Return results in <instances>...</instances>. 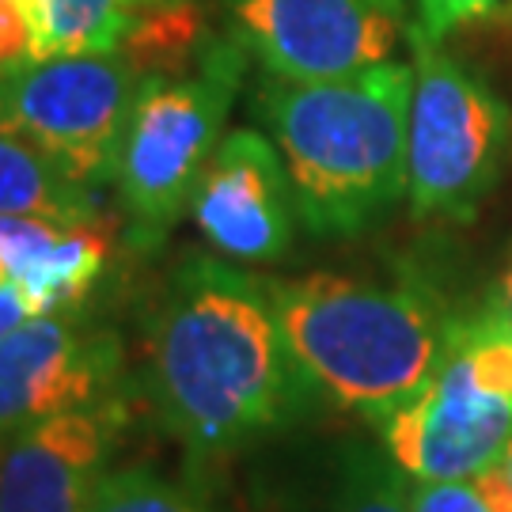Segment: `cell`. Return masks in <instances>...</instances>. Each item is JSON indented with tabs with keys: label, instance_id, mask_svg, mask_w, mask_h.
<instances>
[{
	"label": "cell",
	"instance_id": "obj_12",
	"mask_svg": "<svg viewBox=\"0 0 512 512\" xmlns=\"http://www.w3.org/2000/svg\"><path fill=\"white\" fill-rule=\"evenodd\" d=\"M107 255L103 228L0 213V266L31 300L35 315L80 308L107 270Z\"/></svg>",
	"mask_w": 512,
	"mask_h": 512
},
{
	"label": "cell",
	"instance_id": "obj_13",
	"mask_svg": "<svg viewBox=\"0 0 512 512\" xmlns=\"http://www.w3.org/2000/svg\"><path fill=\"white\" fill-rule=\"evenodd\" d=\"M0 213L42 217L57 224H76V228L103 224L95 190L69 179L50 156H42L35 145L4 129H0Z\"/></svg>",
	"mask_w": 512,
	"mask_h": 512
},
{
	"label": "cell",
	"instance_id": "obj_14",
	"mask_svg": "<svg viewBox=\"0 0 512 512\" xmlns=\"http://www.w3.org/2000/svg\"><path fill=\"white\" fill-rule=\"evenodd\" d=\"M167 0H31L42 57L118 54L133 27Z\"/></svg>",
	"mask_w": 512,
	"mask_h": 512
},
{
	"label": "cell",
	"instance_id": "obj_17",
	"mask_svg": "<svg viewBox=\"0 0 512 512\" xmlns=\"http://www.w3.org/2000/svg\"><path fill=\"white\" fill-rule=\"evenodd\" d=\"M456 349L467 357L478 384L512 406V315L501 300L471 319H459Z\"/></svg>",
	"mask_w": 512,
	"mask_h": 512
},
{
	"label": "cell",
	"instance_id": "obj_10",
	"mask_svg": "<svg viewBox=\"0 0 512 512\" xmlns=\"http://www.w3.org/2000/svg\"><path fill=\"white\" fill-rule=\"evenodd\" d=\"M190 217L232 262H281L296 243V194L285 160L258 129L224 133L205 167Z\"/></svg>",
	"mask_w": 512,
	"mask_h": 512
},
{
	"label": "cell",
	"instance_id": "obj_15",
	"mask_svg": "<svg viewBox=\"0 0 512 512\" xmlns=\"http://www.w3.org/2000/svg\"><path fill=\"white\" fill-rule=\"evenodd\" d=\"M88 512H217V505L198 486L160 475L148 463H133L95 478Z\"/></svg>",
	"mask_w": 512,
	"mask_h": 512
},
{
	"label": "cell",
	"instance_id": "obj_3",
	"mask_svg": "<svg viewBox=\"0 0 512 512\" xmlns=\"http://www.w3.org/2000/svg\"><path fill=\"white\" fill-rule=\"evenodd\" d=\"M281 327L315 399L380 425L429 384L459 319L418 285L342 274L270 281Z\"/></svg>",
	"mask_w": 512,
	"mask_h": 512
},
{
	"label": "cell",
	"instance_id": "obj_7",
	"mask_svg": "<svg viewBox=\"0 0 512 512\" xmlns=\"http://www.w3.org/2000/svg\"><path fill=\"white\" fill-rule=\"evenodd\" d=\"M232 38L277 80H338L395 61L406 0H224Z\"/></svg>",
	"mask_w": 512,
	"mask_h": 512
},
{
	"label": "cell",
	"instance_id": "obj_24",
	"mask_svg": "<svg viewBox=\"0 0 512 512\" xmlns=\"http://www.w3.org/2000/svg\"><path fill=\"white\" fill-rule=\"evenodd\" d=\"M501 467H505V471H509V478H512V444L505 448V456H501Z\"/></svg>",
	"mask_w": 512,
	"mask_h": 512
},
{
	"label": "cell",
	"instance_id": "obj_2",
	"mask_svg": "<svg viewBox=\"0 0 512 512\" xmlns=\"http://www.w3.org/2000/svg\"><path fill=\"white\" fill-rule=\"evenodd\" d=\"M414 65L384 61L338 80H277L255 92L300 224L319 239H353L406 198V129Z\"/></svg>",
	"mask_w": 512,
	"mask_h": 512
},
{
	"label": "cell",
	"instance_id": "obj_19",
	"mask_svg": "<svg viewBox=\"0 0 512 512\" xmlns=\"http://www.w3.org/2000/svg\"><path fill=\"white\" fill-rule=\"evenodd\" d=\"M38 61L31 0H0V80L23 73Z\"/></svg>",
	"mask_w": 512,
	"mask_h": 512
},
{
	"label": "cell",
	"instance_id": "obj_5",
	"mask_svg": "<svg viewBox=\"0 0 512 512\" xmlns=\"http://www.w3.org/2000/svg\"><path fill=\"white\" fill-rule=\"evenodd\" d=\"M414 99L406 129V202L414 217L471 220L509 152L512 118L501 95L440 42L410 35Z\"/></svg>",
	"mask_w": 512,
	"mask_h": 512
},
{
	"label": "cell",
	"instance_id": "obj_4",
	"mask_svg": "<svg viewBox=\"0 0 512 512\" xmlns=\"http://www.w3.org/2000/svg\"><path fill=\"white\" fill-rule=\"evenodd\" d=\"M247 50L236 38H209L190 76H145L129 114L114 194L137 251L160 247L190 213L213 152L224 141V118L243 80Z\"/></svg>",
	"mask_w": 512,
	"mask_h": 512
},
{
	"label": "cell",
	"instance_id": "obj_21",
	"mask_svg": "<svg viewBox=\"0 0 512 512\" xmlns=\"http://www.w3.org/2000/svg\"><path fill=\"white\" fill-rule=\"evenodd\" d=\"M471 482H475V490L482 494V501H486L490 512H512V478H509V471L501 467V459H497L494 467L478 471Z\"/></svg>",
	"mask_w": 512,
	"mask_h": 512
},
{
	"label": "cell",
	"instance_id": "obj_1",
	"mask_svg": "<svg viewBox=\"0 0 512 512\" xmlns=\"http://www.w3.org/2000/svg\"><path fill=\"white\" fill-rule=\"evenodd\" d=\"M145 387L190 456H228L304 418L315 403L270 281L232 262H179L145 327Z\"/></svg>",
	"mask_w": 512,
	"mask_h": 512
},
{
	"label": "cell",
	"instance_id": "obj_20",
	"mask_svg": "<svg viewBox=\"0 0 512 512\" xmlns=\"http://www.w3.org/2000/svg\"><path fill=\"white\" fill-rule=\"evenodd\" d=\"M406 505L410 512H490L471 478H448V482L406 478Z\"/></svg>",
	"mask_w": 512,
	"mask_h": 512
},
{
	"label": "cell",
	"instance_id": "obj_22",
	"mask_svg": "<svg viewBox=\"0 0 512 512\" xmlns=\"http://www.w3.org/2000/svg\"><path fill=\"white\" fill-rule=\"evenodd\" d=\"M31 319H35L31 300L19 293L16 285H0V338L12 334L16 327H23V323H31Z\"/></svg>",
	"mask_w": 512,
	"mask_h": 512
},
{
	"label": "cell",
	"instance_id": "obj_9",
	"mask_svg": "<svg viewBox=\"0 0 512 512\" xmlns=\"http://www.w3.org/2000/svg\"><path fill=\"white\" fill-rule=\"evenodd\" d=\"M376 429L406 478H475L512 444V406L478 384L467 357L452 346L437 376Z\"/></svg>",
	"mask_w": 512,
	"mask_h": 512
},
{
	"label": "cell",
	"instance_id": "obj_6",
	"mask_svg": "<svg viewBox=\"0 0 512 512\" xmlns=\"http://www.w3.org/2000/svg\"><path fill=\"white\" fill-rule=\"evenodd\" d=\"M145 76L126 54L42 57L0 80V129L50 156L69 179L99 194L114 183L129 114Z\"/></svg>",
	"mask_w": 512,
	"mask_h": 512
},
{
	"label": "cell",
	"instance_id": "obj_11",
	"mask_svg": "<svg viewBox=\"0 0 512 512\" xmlns=\"http://www.w3.org/2000/svg\"><path fill=\"white\" fill-rule=\"evenodd\" d=\"M122 429L126 399L107 395L0 440V512H88Z\"/></svg>",
	"mask_w": 512,
	"mask_h": 512
},
{
	"label": "cell",
	"instance_id": "obj_18",
	"mask_svg": "<svg viewBox=\"0 0 512 512\" xmlns=\"http://www.w3.org/2000/svg\"><path fill=\"white\" fill-rule=\"evenodd\" d=\"M414 4H418L414 31L433 38V42H440V38L459 31V27H467V23L512 12V0H414Z\"/></svg>",
	"mask_w": 512,
	"mask_h": 512
},
{
	"label": "cell",
	"instance_id": "obj_16",
	"mask_svg": "<svg viewBox=\"0 0 512 512\" xmlns=\"http://www.w3.org/2000/svg\"><path fill=\"white\" fill-rule=\"evenodd\" d=\"M327 512H410L406 475L372 448H349L338 482L327 501Z\"/></svg>",
	"mask_w": 512,
	"mask_h": 512
},
{
	"label": "cell",
	"instance_id": "obj_23",
	"mask_svg": "<svg viewBox=\"0 0 512 512\" xmlns=\"http://www.w3.org/2000/svg\"><path fill=\"white\" fill-rule=\"evenodd\" d=\"M501 304H505V311L512 315V270H509V277H505V285H501V296H497Z\"/></svg>",
	"mask_w": 512,
	"mask_h": 512
},
{
	"label": "cell",
	"instance_id": "obj_8",
	"mask_svg": "<svg viewBox=\"0 0 512 512\" xmlns=\"http://www.w3.org/2000/svg\"><path fill=\"white\" fill-rule=\"evenodd\" d=\"M122 384V338L80 308L35 315L0 338V440L84 410Z\"/></svg>",
	"mask_w": 512,
	"mask_h": 512
}]
</instances>
